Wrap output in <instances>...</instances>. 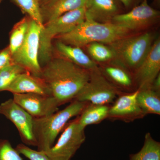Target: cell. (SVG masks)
<instances>
[{"label":"cell","instance_id":"1","mask_svg":"<svg viewBox=\"0 0 160 160\" xmlns=\"http://www.w3.org/2000/svg\"><path fill=\"white\" fill-rule=\"evenodd\" d=\"M90 72L63 58L50 60L41 77L60 106L71 102L89 81Z\"/></svg>","mask_w":160,"mask_h":160},{"label":"cell","instance_id":"2","mask_svg":"<svg viewBox=\"0 0 160 160\" xmlns=\"http://www.w3.org/2000/svg\"><path fill=\"white\" fill-rule=\"evenodd\" d=\"M130 32L114 23L85 20L71 31L56 38L65 44L81 48L94 42L111 44L127 36Z\"/></svg>","mask_w":160,"mask_h":160},{"label":"cell","instance_id":"3","mask_svg":"<svg viewBox=\"0 0 160 160\" xmlns=\"http://www.w3.org/2000/svg\"><path fill=\"white\" fill-rule=\"evenodd\" d=\"M62 110L41 118H33V132L38 150L45 152L54 145L58 136L72 118L80 115L89 102L74 99Z\"/></svg>","mask_w":160,"mask_h":160},{"label":"cell","instance_id":"4","mask_svg":"<svg viewBox=\"0 0 160 160\" xmlns=\"http://www.w3.org/2000/svg\"><path fill=\"white\" fill-rule=\"evenodd\" d=\"M154 41L151 32L125 37L109 44L113 50L117 65L128 69L133 74L150 50Z\"/></svg>","mask_w":160,"mask_h":160},{"label":"cell","instance_id":"5","mask_svg":"<svg viewBox=\"0 0 160 160\" xmlns=\"http://www.w3.org/2000/svg\"><path fill=\"white\" fill-rule=\"evenodd\" d=\"M86 20L85 7L66 12L44 24L41 30L39 60L47 63L52 54V42L53 38L65 34L74 29Z\"/></svg>","mask_w":160,"mask_h":160},{"label":"cell","instance_id":"6","mask_svg":"<svg viewBox=\"0 0 160 160\" xmlns=\"http://www.w3.org/2000/svg\"><path fill=\"white\" fill-rule=\"evenodd\" d=\"M42 27L30 18L26 38L19 49L12 55L13 62L38 77H41L42 72L39 52L40 34Z\"/></svg>","mask_w":160,"mask_h":160},{"label":"cell","instance_id":"7","mask_svg":"<svg viewBox=\"0 0 160 160\" xmlns=\"http://www.w3.org/2000/svg\"><path fill=\"white\" fill-rule=\"evenodd\" d=\"M89 81L74 99L93 104L110 105L122 93L107 79L100 68L89 71Z\"/></svg>","mask_w":160,"mask_h":160},{"label":"cell","instance_id":"8","mask_svg":"<svg viewBox=\"0 0 160 160\" xmlns=\"http://www.w3.org/2000/svg\"><path fill=\"white\" fill-rule=\"evenodd\" d=\"M78 116L66 124L57 142L44 152L51 160H71L85 142V129L80 126Z\"/></svg>","mask_w":160,"mask_h":160},{"label":"cell","instance_id":"9","mask_svg":"<svg viewBox=\"0 0 160 160\" xmlns=\"http://www.w3.org/2000/svg\"><path fill=\"white\" fill-rule=\"evenodd\" d=\"M0 114L14 124L22 142L26 146H37L33 132V118L18 105L13 99L0 104Z\"/></svg>","mask_w":160,"mask_h":160},{"label":"cell","instance_id":"10","mask_svg":"<svg viewBox=\"0 0 160 160\" xmlns=\"http://www.w3.org/2000/svg\"><path fill=\"white\" fill-rule=\"evenodd\" d=\"M159 16V11L149 6L147 0H143L140 5L134 6L129 12L116 15L111 22L131 31L147 27Z\"/></svg>","mask_w":160,"mask_h":160},{"label":"cell","instance_id":"11","mask_svg":"<svg viewBox=\"0 0 160 160\" xmlns=\"http://www.w3.org/2000/svg\"><path fill=\"white\" fill-rule=\"evenodd\" d=\"M138 89L130 92H122L109 108L108 119L130 122L146 116L137 100Z\"/></svg>","mask_w":160,"mask_h":160},{"label":"cell","instance_id":"12","mask_svg":"<svg viewBox=\"0 0 160 160\" xmlns=\"http://www.w3.org/2000/svg\"><path fill=\"white\" fill-rule=\"evenodd\" d=\"M13 99L33 118H41L52 114L60 105L52 96L34 93H15Z\"/></svg>","mask_w":160,"mask_h":160},{"label":"cell","instance_id":"13","mask_svg":"<svg viewBox=\"0 0 160 160\" xmlns=\"http://www.w3.org/2000/svg\"><path fill=\"white\" fill-rule=\"evenodd\" d=\"M160 71V39L153 41L150 50L133 73L137 89L151 88Z\"/></svg>","mask_w":160,"mask_h":160},{"label":"cell","instance_id":"14","mask_svg":"<svg viewBox=\"0 0 160 160\" xmlns=\"http://www.w3.org/2000/svg\"><path fill=\"white\" fill-rule=\"evenodd\" d=\"M84 7L86 20L98 22H111L119 14L118 0H86Z\"/></svg>","mask_w":160,"mask_h":160},{"label":"cell","instance_id":"15","mask_svg":"<svg viewBox=\"0 0 160 160\" xmlns=\"http://www.w3.org/2000/svg\"><path fill=\"white\" fill-rule=\"evenodd\" d=\"M6 91L13 94L34 93L52 96L50 89L42 78L28 72L19 75Z\"/></svg>","mask_w":160,"mask_h":160},{"label":"cell","instance_id":"16","mask_svg":"<svg viewBox=\"0 0 160 160\" xmlns=\"http://www.w3.org/2000/svg\"><path fill=\"white\" fill-rule=\"evenodd\" d=\"M100 69L109 82L121 92L122 90L130 92L138 89L133 74L122 66L114 64Z\"/></svg>","mask_w":160,"mask_h":160},{"label":"cell","instance_id":"17","mask_svg":"<svg viewBox=\"0 0 160 160\" xmlns=\"http://www.w3.org/2000/svg\"><path fill=\"white\" fill-rule=\"evenodd\" d=\"M86 0H55L41 6L43 22L46 23L66 12L82 8Z\"/></svg>","mask_w":160,"mask_h":160},{"label":"cell","instance_id":"18","mask_svg":"<svg viewBox=\"0 0 160 160\" xmlns=\"http://www.w3.org/2000/svg\"><path fill=\"white\" fill-rule=\"evenodd\" d=\"M56 47L62 58L83 69L90 71L98 68L96 62L92 60L80 47L68 45L59 41L56 43Z\"/></svg>","mask_w":160,"mask_h":160},{"label":"cell","instance_id":"19","mask_svg":"<svg viewBox=\"0 0 160 160\" xmlns=\"http://www.w3.org/2000/svg\"><path fill=\"white\" fill-rule=\"evenodd\" d=\"M110 106L89 103L78 116L80 126L85 129L87 126L96 125L107 119Z\"/></svg>","mask_w":160,"mask_h":160},{"label":"cell","instance_id":"20","mask_svg":"<svg viewBox=\"0 0 160 160\" xmlns=\"http://www.w3.org/2000/svg\"><path fill=\"white\" fill-rule=\"evenodd\" d=\"M137 100L145 115H160V93L151 88L138 89Z\"/></svg>","mask_w":160,"mask_h":160},{"label":"cell","instance_id":"21","mask_svg":"<svg viewBox=\"0 0 160 160\" xmlns=\"http://www.w3.org/2000/svg\"><path fill=\"white\" fill-rule=\"evenodd\" d=\"M129 160H160V142L147 132L142 149L137 153L129 155Z\"/></svg>","mask_w":160,"mask_h":160},{"label":"cell","instance_id":"22","mask_svg":"<svg viewBox=\"0 0 160 160\" xmlns=\"http://www.w3.org/2000/svg\"><path fill=\"white\" fill-rule=\"evenodd\" d=\"M29 20H29L27 18H24L18 22L12 29L8 46L12 54L17 51L22 44L28 32Z\"/></svg>","mask_w":160,"mask_h":160},{"label":"cell","instance_id":"23","mask_svg":"<svg viewBox=\"0 0 160 160\" xmlns=\"http://www.w3.org/2000/svg\"><path fill=\"white\" fill-rule=\"evenodd\" d=\"M86 46L88 53L95 62H106L114 59L113 50L109 46H106L103 43H90Z\"/></svg>","mask_w":160,"mask_h":160},{"label":"cell","instance_id":"24","mask_svg":"<svg viewBox=\"0 0 160 160\" xmlns=\"http://www.w3.org/2000/svg\"><path fill=\"white\" fill-rule=\"evenodd\" d=\"M26 72L23 67L16 63L0 69V92L6 91L19 75Z\"/></svg>","mask_w":160,"mask_h":160},{"label":"cell","instance_id":"25","mask_svg":"<svg viewBox=\"0 0 160 160\" xmlns=\"http://www.w3.org/2000/svg\"><path fill=\"white\" fill-rule=\"evenodd\" d=\"M24 12L40 26L43 27L42 16L39 0H13Z\"/></svg>","mask_w":160,"mask_h":160},{"label":"cell","instance_id":"26","mask_svg":"<svg viewBox=\"0 0 160 160\" xmlns=\"http://www.w3.org/2000/svg\"><path fill=\"white\" fill-rule=\"evenodd\" d=\"M0 160H23L8 140L0 139Z\"/></svg>","mask_w":160,"mask_h":160},{"label":"cell","instance_id":"27","mask_svg":"<svg viewBox=\"0 0 160 160\" xmlns=\"http://www.w3.org/2000/svg\"><path fill=\"white\" fill-rule=\"evenodd\" d=\"M16 149L30 160H51L44 152L32 149L24 144H18Z\"/></svg>","mask_w":160,"mask_h":160},{"label":"cell","instance_id":"28","mask_svg":"<svg viewBox=\"0 0 160 160\" xmlns=\"http://www.w3.org/2000/svg\"><path fill=\"white\" fill-rule=\"evenodd\" d=\"M13 62L12 54L9 47L0 51V69L11 65Z\"/></svg>","mask_w":160,"mask_h":160},{"label":"cell","instance_id":"29","mask_svg":"<svg viewBox=\"0 0 160 160\" xmlns=\"http://www.w3.org/2000/svg\"><path fill=\"white\" fill-rule=\"evenodd\" d=\"M151 88L155 91L160 93V73L155 79L152 84Z\"/></svg>","mask_w":160,"mask_h":160},{"label":"cell","instance_id":"30","mask_svg":"<svg viewBox=\"0 0 160 160\" xmlns=\"http://www.w3.org/2000/svg\"><path fill=\"white\" fill-rule=\"evenodd\" d=\"M122 3L126 8H129L134 6L138 0H118Z\"/></svg>","mask_w":160,"mask_h":160},{"label":"cell","instance_id":"31","mask_svg":"<svg viewBox=\"0 0 160 160\" xmlns=\"http://www.w3.org/2000/svg\"><path fill=\"white\" fill-rule=\"evenodd\" d=\"M39 1L40 3H42V5H43L54 1L55 0H39Z\"/></svg>","mask_w":160,"mask_h":160},{"label":"cell","instance_id":"32","mask_svg":"<svg viewBox=\"0 0 160 160\" xmlns=\"http://www.w3.org/2000/svg\"><path fill=\"white\" fill-rule=\"evenodd\" d=\"M160 0H154V4H156L158 6L160 5Z\"/></svg>","mask_w":160,"mask_h":160}]
</instances>
